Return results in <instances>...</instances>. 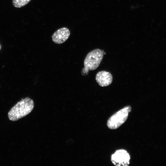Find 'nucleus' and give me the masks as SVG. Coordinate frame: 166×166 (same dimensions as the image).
I'll list each match as a JSON object with an SVG mask.
<instances>
[{"instance_id": "0eeeda50", "label": "nucleus", "mask_w": 166, "mask_h": 166, "mask_svg": "<svg viewBox=\"0 0 166 166\" xmlns=\"http://www.w3.org/2000/svg\"><path fill=\"white\" fill-rule=\"evenodd\" d=\"M31 0H12L14 6L16 8L22 7L27 4Z\"/></svg>"}, {"instance_id": "39448f33", "label": "nucleus", "mask_w": 166, "mask_h": 166, "mask_svg": "<svg viewBox=\"0 0 166 166\" xmlns=\"http://www.w3.org/2000/svg\"><path fill=\"white\" fill-rule=\"evenodd\" d=\"M70 35L69 30L66 27L61 28L56 31L53 34V41L57 44H61L65 42Z\"/></svg>"}, {"instance_id": "20e7f679", "label": "nucleus", "mask_w": 166, "mask_h": 166, "mask_svg": "<svg viewBox=\"0 0 166 166\" xmlns=\"http://www.w3.org/2000/svg\"><path fill=\"white\" fill-rule=\"evenodd\" d=\"M130 159L129 153L122 149L117 150L111 156L112 162L116 166H128Z\"/></svg>"}, {"instance_id": "7ed1b4c3", "label": "nucleus", "mask_w": 166, "mask_h": 166, "mask_svg": "<svg viewBox=\"0 0 166 166\" xmlns=\"http://www.w3.org/2000/svg\"><path fill=\"white\" fill-rule=\"evenodd\" d=\"M131 110L130 106H127L115 113L108 120V127L112 129L119 128L126 121Z\"/></svg>"}, {"instance_id": "f03ea898", "label": "nucleus", "mask_w": 166, "mask_h": 166, "mask_svg": "<svg viewBox=\"0 0 166 166\" xmlns=\"http://www.w3.org/2000/svg\"><path fill=\"white\" fill-rule=\"evenodd\" d=\"M105 54L104 50L97 49L89 53L84 60V67L82 69L81 73L83 76L87 75L89 70L96 69L99 66Z\"/></svg>"}, {"instance_id": "423d86ee", "label": "nucleus", "mask_w": 166, "mask_h": 166, "mask_svg": "<svg viewBox=\"0 0 166 166\" xmlns=\"http://www.w3.org/2000/svg\"><path fill=\"white\" fill-rule=\"evenodd\" d=\"M96 80L99 85L101 87H105L111 84L113 81V76L109 72L102 71L97 73Z\"/></svg>"}, {"instance_id": "f257e3e1", "label": "nucleus", "mask_w": 166, "mask_h": 166, "mask_svg": "<svg viewBox=\"0 0 166 166\" xmlns=\"http://www.w3.org/2000/svg\"><path fill=\"white\" fill-rule=\"evenodd\" d=\"M34 106V102L32 99L28 97L22 99L10 110L8 118L12 121H17L29 114Z\"/></svg>"}]
</instances>
